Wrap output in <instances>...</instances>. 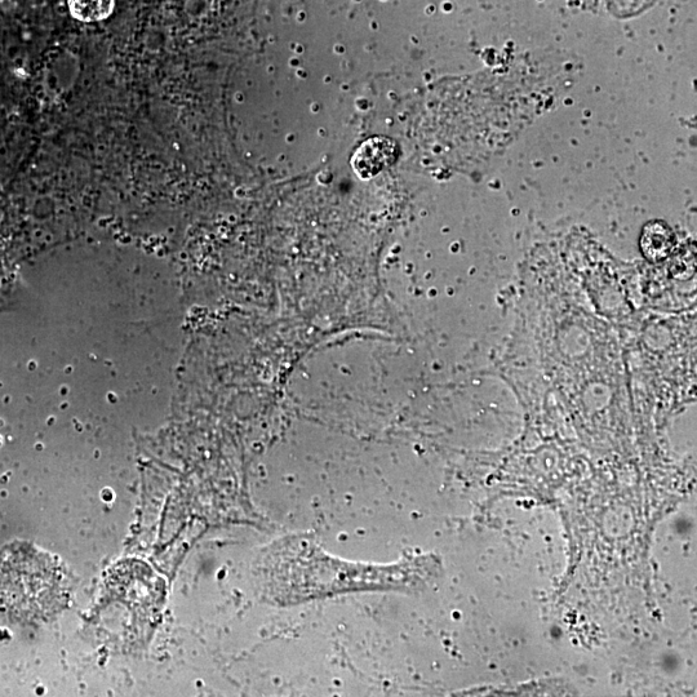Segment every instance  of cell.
<instances>
[{
  "instance_id": "obj_1",
  "label": "cell",
  "mask_w": 697,
  "mask_h": 697,
  "mask_svg": "<svg viewBox=\"0 0 697 697\" xmlns=\"http://www.w3.org/2000/svg\"><path fill=\"white\" fill-rule=\"evenodd\" d=\"M24 553V557H7L0 567L3 597L17 614L46 616L62 601L61 576L50 559L31 550Z\"/></svg>"
},
{
  "instance_id": "obj_2",
  "label": "cell",
  "mask_w": 697,
  "mask_h": 697,
  "mask_svg": "<svg viewBox=\"0 0 697 697\" xmlns=\"http://www.w3.org/2000/svg\"><path fill=\"white\" fill-rule=\"evenodd\" d=\"M397 148L392 140L375 139L364 142L361 149L354 155L353 166L362 179H370L394 162Z\"/></svg>"
},
{
  "instance_id": "obj_3",
  "label": "cell",
  "mask_w": 697,
  "mask_h": 697,
  "mask_svg": "<svg viewBox=\"0 0 697 697\" xmlns=\"http://www.w3.org/2000/svg\"><path fill=\"white\" fill-rule=\"evenodd\" d=\"M641 251L651 263H660L668 259L676 246L673 230L664 221H650L643 226L641 234Z\"/></svg>"
},
{
  "instance_id": "obj_4",
  "label": "cell",
  "mask_w": 697,
  "mask_h": 697,
  "mask_svg": "<svg viewBox=\"0 0 697 697\" xmlns=\"http://www.w3.org/2000/svg\"><path fill=\"white\" fill-rule=\"evenodd\" d=\"M70 15L82 22H99L112 16L115 0H68Z\"/></svg>"
}]
</instances>
